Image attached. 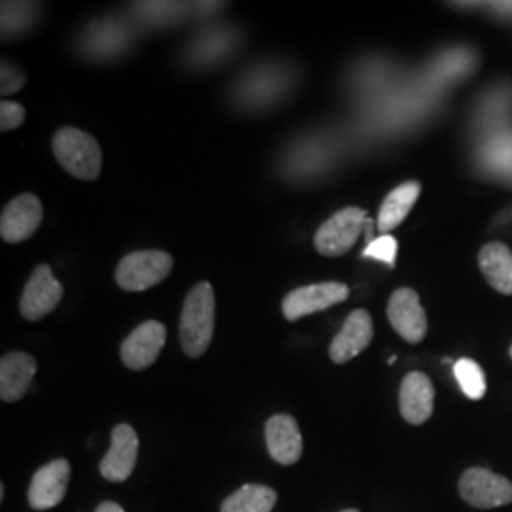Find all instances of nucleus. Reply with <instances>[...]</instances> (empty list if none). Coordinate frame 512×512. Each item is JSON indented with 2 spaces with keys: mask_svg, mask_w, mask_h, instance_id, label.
<instances>
[{
  "mask_svg": "<svg viewBox=\"0 0 512 512\" xmlns=\"http://www.w3.org/2000/svg\"><path fill=\"white\" fill-rule=\"evenodd\" d=\"M401 416L412 425H423L435 410V387L423 372H410L404 376L399 389Z\"/></svg>",
  "mask_w": 512,
  "mask_h": 512,
  "instance_id": "15",
  "label": "nucleus"
},
{
  "mask_svg": "<svg viewBox=\"0 0 512 512\" xmlns=\"http://www.w3.org/2000/svg\"><path fill=\"white\" fill-rule=\"evenodd\" d=\"M349 289L344 283H317L294 289L283 300V315L287 321H298L311 313L329 310L336 304L346 302Z\"/></svg>",
  "mask_w": 512,
  "mask_h": 512,
  "instance_id": "6",
  "label": "nucleus"
},
{
  "mask_svg": "<svg viewBox=\"0 0 512 512\" xmlns=\"http://www.w3.org/2000/svg\"><path fill=\"white\" fill-rule=\"evenodd\" d=\"M37 374V361L25 351H10L0 359V399L18 403Z\"/></svg>",
  "mask_w": 512,
  "mask_h": 512,
  "instance_id": "16",
  "label": "nucleus"
},
{
  "mask_svg": "<svg viewBox=\"0 0 512 512\" xmlns=\"http://www.w3.org/2000/svg\"><path fill=\"white\" fill-rule=\"evenodd\" d=\"M421 194V184L416 181L397 186L382 203L380 215H378V230L380 232H391L397 226L403 224V220L412 211L414 203L418 202Z\"/></svg>",
  "mask_w": 512,
  "mask_h": 512,
  "instance_id": "18",
  "label": "nucleus"
},
{
  "mask_svg": "<svg viewBox=\"0 0 512 512\" xmlns=\"http://www.w3.org/2000/svg\"><path fill=\"white\" fill-rule=\"evenodd\" d=\"M478 264L495 291L512 294V253L507 245L488 243L478 255Z\"/></svg>",
  "mask_w": 512,
  "mask_h": 512,
  "instance_id": "17",
  "label": "nucleus"
},
{
  "mask_svg": "<svg viewBox=\"0 0 512 512\" xmlns=\"http://www.w3.org/2000/svg\"><path fill=\"white\" fill-rule=\"evenodd\" d=\"M342 512H361V511H357V509H348V511H342Z\"/></svg>",
  "mask_w": 512,
  "mask_h": 512,
  "instance_id": "27",
  "label": "nucleus"
},
{
  "mask_svg": "<svg viewBox=\"0 0 512 512\" xmlns=\"http://www.w3.org/2000/svg\"><path fill=\"white\" fill-rule=\"evenodd\" d=\"M365 256L376 258V260L384 262L387 266H395L397 239L391 238V236H382V238L370 241V245L366 247Z\"/></svg>",
  "mask_w": 512,
  "mask_h": 512,
  "instance_id": "22",
  "label": "nucleus"
},
{
  "mask_svg": "<svg viewBox=\"0 0 512 512\" xmlns=\"http://www.w3.org/2000/svg\"><path fill=\"white\" fill-rule=\"evenodd\" d=\"M0 501H4V484H0Z\"/></svg>",
  "mask_w": 512,
  "mask_h": 512,
  "instance_id": "26",
  "label": "nucleus"
},
{
  "mask_svg": "<svg viewBox=\"0 0 512 512\" xmlns=\"http://www.w3.org/2000/svg\"><path fill=\"white\" fill-rule=\"evenodd\" d=\"M95 512H126L118 503H114V501H103V503H99V507L95 509Z\"/></svg>",
  "mask_w": 512,
  "mask_h": 512,
  "instance_id": "25",
  "label": "nucleus"
},
{
  "mask_svg": "<svg viewBox=\"0 0 512 512\" xmlns=\"http://www.w3.org/2000/svg\"><path fill=\"white\" fill-rule=\"evenodd\" d=\"M454 374H456L461 391L471 401H480L486 395L484 370L473 359H459L458 363L454 365Z\"/></svg>",
  "mask_w": 512,
  "mask_h": 512,
  "instance_id": "20",
  "label": "nucleus"
},
{
  "mask_svg": "<svg viewBox=\"0 0 512 512\" xmlns=\"http://www.w3.org/2000/svg\"><path fill=\"white\" fill-rule=\"evenodd\" d=\"M42 222V202L35 194H21L8 203L0 217V236L6 243L31 238Z\"/></svg>",
  "mask_w": 512,
  "mask_h": 512,
  "instance_id": "12",
  "label": "nucleus"
},
{
  "mask_svg": "<svg viewBox=\"0 0 512 512\" xmlns=\"http://www.w3.org/2000/svg\"><path fill=\"white\" fill-rule=\"evenodd\" d=\"M167 330L160 321H145L122 342L120 357L129 370H145L164 349Z\"/></svg>",
  "mask_w": 512,
  "mask_h": 512,
  "instance_id": "11",
  "label": "nucleus"
},
{
  "mask_svg": "<svg viewBox=\"0 0 512 512\" xmlns=\"http://www.w3.org/2000/svg\"><path fill=\"white\" fill-rule=\"evenodd\" d=\"M25 82H27V76L21 69H18L14 63L2 61V69H0V93H2V97L18 93L25 86Z\"/></svg>",
  "mask_w": 512,
  "mask_h": 512,
  "instance_id": "21",
  "label": "nucleus"
},
{
  "mask_svg": "<svg viewBox=\"0 0 512 512\" xmlns=\"http://www.w3.org/2000/svg\"><path fill=\"white\" fill-rule=\"evenodd\" d=\"M501 156H497L494 160H490L494 167H505V165H511L512 162V135L511 137H505L503 141H497V145L494 143V147H490L488 152H501Z\"/></svg>",
  "mask_w": 512,
  "mask_h": 512,
  "instance_id": "24",
  "label": "nucleus"
},
{
  "mask_svg": "<svg viewBox=\"0 0 512 512\" xmlns=\"http://www.w3.org/2000/svg\"><path fill=\"white\" fill-rule=\"evenodd\" d=\"M264 435H266V448L275 463L289 467L302 458L304 442H302L300 427L293 416L275 414L266 421Z\"/></svg>",
  "mask_w": 512,
  "mask_h": 512,
  "instance_id": "14",
  "label": "nucleus"
},
{
  "mask_svg": "<svg viewBox=\"0 0 512 512\" xmlns=\"http://www.w3.org/2000/svg\"><path fill=\"white\" fill-rule=\"evenodd\" d=\"M374 338L372 317L366 310L351 311L340 332L330 344V359L336 365H344L361 355Z\"/></svg>",
  "mask_w": 512,
  "mask_h": 512,
  "instance_id": "13",
  "label": "nucleus"
},
{
  "mask_svg": "<svg viewBox=\"0 0 512 512\" xmlns=\"http://www.w3.org/2000/svg\"><path fill=\"white\" fill-rule=\"evenodd\" d=\"M52 150L55 160L74 179L95 181L101 175L103 150L90 133L71 126L57 129Z\"/></svg>",
  "mask_w": 512,
  "mask_h": 512,
  "instance_id": "2",
  "label": "nucleus"
},
{
  "mask_svg": "<svg viewBox=\"0 0 512 512\" xmlns=\"http://www.w3.org/2000/svg\"><path fill=\"white\" fill-rule=\"evenodd\" d=\"M61 298L63 285L55 279L48 264H40L23 289L19 311L27 321H40L57 308Z\"/></svg>",
  "mask_w": 512,
  "mask_h": 512,
  "instance_id": "7",
  "label": "nucleus"
},
{
  "mask_svg": "<svg viewBox=\"0 0 512 512\" xmlns=\"http://www.w3.org/2000/svg\"><path fill=\"white\" fill-rule=\"evenodd\" d=\"M511 359H512V346H511Z\"/></svg>",
  "mask_w": 512,
  "mask_h": 512,
  "instance_id": "28",
  "label": "nucleus"
},
{
  "mask_svg": "<svg viewBox=\"0 0 512 512\" xmlns=\"http://www.w3.org/2000/svg\"><path fill=\"white\" fill-rule=\"evenodd\" d=\"M173 270V256L165 251H135L124 256L116 268V283L128 293L156 287Z\"/></svg>",
  "mask_w": 512,
  "mask_h": 512,
  "instance_id": "3",
  "label": "nucleus"
},
{
  "mask_svg": "<svg viewBox=\"0 0 512 512\" xmlns=\"http://www.w3.org/2000/svg\"><path fill=\"white\" fill-rule=\"evenodd\" d=\"M139 456V437L129 423H118L110 435L107 456L99 461V473L109 482H124L133 475Z\"/></svg>",
  "mask_w": 512,
  "mask_h": 512,
  "instance_id": "9",
  "label": "nucleus"
},
{
  "mask_svg": "<svg viewBox=\"0 0 512 512\" xmlns=\"http://www.w3.org/2000/svg\"><path fill=\"white\" fill-rule=\"evenodd\" d=\"M71 463L67 459H54L40 467L29 486V507L33 511H50L57 507L69 490Z\"/></svg>",
  "mask_w": 512,
  "mask_h": 512,
  "instance_id": "8",
  "label": "nucleus"
},
{
  "mask_svg": "<svg viewBox=\"0 0 512 512\" xmlns=\"http://www.w3.org/2000/svg\"><path fill=\"white\" fill-rule=\"evenodd\" d=\"M275 503L277 494L274 488L264 484H245L224 499L220 512H272Z\"/></svg>",
  "mask_w": 512,
  "mask_h": 512,
  "instance_id": "19",
  "label": "nucleus"
},
{
  "mask_svg": "<svg viewBox=\"0 0 512 512\" xmlns=\"http://www.w3.org/2000/svg\"><path fill=\"white\" fill-rule=\"evenodd\" d=\"M25 122V109L14 101H2L0 103V131H12L18 129Z\"/></svg>",
  "mask_w": 512,
  "mask_h": 512,
  "instance_id": "23",
  "label": "nucleus"
},
{
  "mask_svg": "<svg viewBox=\"0 0 512 512\" xmlns=\"http://www.w3.org/2000/svg\"><path fill=\"white\" fill-rule=\"evenodd\" d=\"M215 332V293L211 283L200 281L184 300L179 338L190 359H198L211 346Z\"/></svg>",
  "mask_w": 512,
  "mask_h": 512,
  "instance_id": "1",
  "label": "nucleus"
},
{
  "mask_svg": "<svg viewBox=\"0 0 512 512\" xmlns=\"http://www.w3.org/2000/svg\"><path fill=\"white\" fill-rule=\"evenodd\" d=\"M387 317L391 327L408 344H420L427 336V315L414 289H399L389 298Z\"/></svg>",
  "mask_w": 512,
  "mask_h": 512,
  "instance_id": "10",
  "label": "nucleus"
},
{
  "mask_svg": "<svg viewBox=\"0 0 512 512\" xmlns=\"http://www.w3.org/2000/svg\"><path fill=\"white\" fill-rule=\"evenodd\" d=\"M459 495L475 509H495L512 503V482L486 467H471L459 478Z\"/></svg>",
  "mask_w": 512,
  "mask_h": 512,
  "instance_id": "4",
  "label": "nucleus"
},
{
  "mask_svg": "<svg viewBox=\"0 0 512 512\" xmlns=\"http://www.w3.org/2000/svg\"><path fill=\"white\" fill-rule=\"evenodd\" d=\"M366 222L365 209L346 207L332 215L315 234V249L323 256H342L357 243Z\"/></svg>",
  "mask_w": 512,
  "mask_h": 512,
  "instance_id": "5",
  "label": "nucleus"
}]
</instances>
